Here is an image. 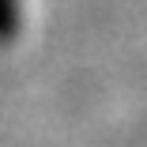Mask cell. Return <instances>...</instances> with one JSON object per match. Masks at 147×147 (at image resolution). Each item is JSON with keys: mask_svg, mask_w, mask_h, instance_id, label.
Here are the masks:
<instances>
[{"mask_svg": "<svg viewBox=\"0 0 147 147\" xmlns=\"http://www.w3.org/2000/svg\"><path fill=\"white\" fill-rule=\"evenodd\" d=\"M19 30V0H0V45L11 42Z\"/></svg>", "mask_w": 147, "mask_h": 147, "instance_id": "cell-1", "label": "cell"}]
</instances>
